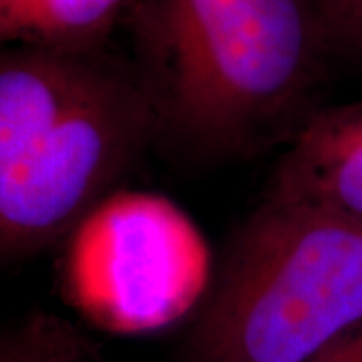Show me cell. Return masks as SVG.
I'll return each instance as SVG.
<instances>
[{
	"label": "cell",
	"mask_w": 362,
	"mask_h": 362,
	"mask_svg": "<svg viewBox=\"0 0 362 362\" xmlns=\"http://www.w3.org/2000/svg\"><path fill=\"white\" fill-rule=\"evenodd\" d=\"M332 59L362 66V0H314Z\"/></svg>",
	"instance_id": "8"
},
{
	"label": "cell",
	"mask_w": 362,
	"mask_h": 362,
	"mask_svg": "<svg viewBox=\"0 0 362 362\" xmlns=\"http://www.w3.org/2000/svg\"><path fill=\"white\" fill-rule=\"evenodd\" d=\"M61 246L65 302L85 322L119 337L192 320L218 266L187 211L131 187L95 207Z\"/></svg>",
	"instance_id": "4"
},
{
	"label": "cell",
	"mask_w": 362,
	"mask_h": 362,
	"mask_svg": "<svg viewBox=\"0 0 362 362\" xmlns=\"http://www.w3.org/2000/svg\"><path fill=\"white\" fill-rule=\"evenodd\" d=\"M314 362H362V326L330 346Z\"/></svg>",
	"instance_id": "9"
},
{
	"label": "cell",
	"mask_w": 362,
	"mask_h": 362,
	"mask_svg": "<svg viewBox=\"0 0 362 362\" xmlns=\"http://www.w3.org/2000/svg\"><path fill=\"white\" fill-rule=\"evenodd\" d=\"M157 147L127 54L0 47V268L63 244Z\"/></svg>",
	"instance_id": "2"
},
{
	"label": "cell",
	"mask_w": 362,
	"mask_h": 362,
	"mask_svg": "<svg viewBox=\"0 0 362 362\" xmlns=\"http://www.w3.org/2000/svg\"><path fill=\"white\" fill-rule=\"evenodd\" d=\"M264 197L362 228V101L316 109L280 151Z\"/></svg>",
	"instance_id": "5"
},
{
	"label": "cell",
	"mask_w": 362,
	"mask_h": 362,
	"mask_svg": "<svg viewBox=\"0 0 362 362\" xmlns=\"http://www.w3.org/2000/svg\"><path fill=\"white\" fill-rule=\"evenodd\" d=\"M0 362H107L78 326L35 312L0 328Z\"/></svg>",
	"instance_id": "7"
},
{
	"label": "cell",
	"mask_w": 362,
	"mask_h": 362,
	"mask_svg": "<svg viewBox=\"0 0 362 362\" xmlns=\"http://www.w3.org/2000/svg\"><path fill=\"white\" fill-rule=\"evenodd\" d=\"M362 326V228L262 197L232 233L181 362H314Z\"/></svg>",
	"instance_id": "3"
},
{
	"label": "cell",
	"mask_w": 362,
	"mask_h": 362,
	"mask_svg": "<svg viewBox=\"0 0 362 362\" xmlns=\"http://www.w3.org/2000/svg\"><path fill=\"white\" fill-rule=\"evenodd\" d=\"M133 0H0V47L97 51L113 45Z\"/></svg>",
	"instance_id": "6"
},
{
	"label": "cell",
	"mask_w": 362,
	"mask_h": 362,
	"mask_svg": "<svg viewBox=\"0 0 362 362\" xmlns=\"http://www.w3.org/2000/svg\"><path fill=\"white\" fill-rule=\"evenodd\" d=\"M121 30L157 147L185 161L282 151L324 105L332 54L314 0H133Z\"/></svg>",
	"instance_id": "1"
}]
</instances>
